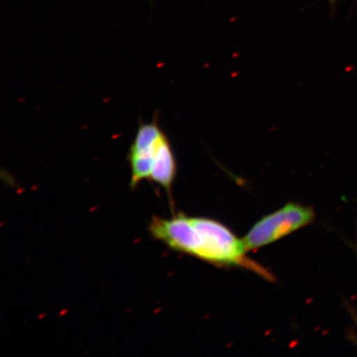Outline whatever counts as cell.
Wrapping results in <instances>:
<instances>
[{
    "label": "cell",
    "mask_w": 357,
    "mask_h": 357,
    "mask_svg": "<svg viewBox=\"0 0 357 357\" xmlns=\"http://www.w3.org/2000/svg\"><path fill=\"white\" fill-rule=\"evenodd\" d=\"M149 231L154 239L174 251L187 254L213 265L238 266L255 272L268 280L274 278L266 268L245 256L243 240L229 227L211 218L183 213L171 218L154 216Z\"/></svg>",
    "instance_id": "cell-1"
},
{
    "label": "cell",
    "mask_w": 357,
    "mask_h": 357,
    "mask_svg": "<svg viewBox=\"0 0 357 357\" xmlns=\"http://www.w3.org/2000/svg\"><path fill=\"white\" fill-rule=\"evenodd\" d=\"M348 310H349L350 312V314L352 317V319H354V322L356 325V327H357V312L356 310H354V309H351V307H349V309H348Z\"/></svg>",
    "instance_id": "cell-5"
},
{
    "label": "cell",
    "mask_w": 357,
    "mask_h": 357,
    "mask_svg": "<svg viewBox=\"0 0 357 357\" xmlns=\"http://www.w3.org/2000/svg\"><path fill=\"white\" fill-rule=\"evenodd\" d=\"M158 115L155 114L153 121L140 123L129 147L127 159L131 168L129 186L132 190H135L142 181H150L155 147L164 132L160 127Z\"/></svg>",
    "instance_id": "cell-3"
},
{
    "label": "cell",
    "mask_w": 357,
    "mask_h": 357,
    "mask_svg": "<svg viewBox=\"0 0 357 357\" xmlns=\"http://www.w3.org/2000/svg\"><path fill=\"white\" fill-rule=\"evenodd\" d=\"M315 220L314 209L296 203L263 217L243 239L247 252L273 243L284 236L310 225Z\"/></svg>",
    "instance_id": "cell-2"
},
{
    "label": "cell",
    "mask_w": 357,
    "mask_h": 357,
    "mask_svg": "<svg viewBox=\"0 0 357 357\" xmlns=\"http://www.w3.org/2000/svg\"><path fill=\"white\" fill-rule=\"evenodd\" d=\"M177 175L175 153L167 133L163 132L155 147L150 181L166 190L172 200V187Z\"/></svg>",
    "instance_id": "cell-4"
}]
</instances>
